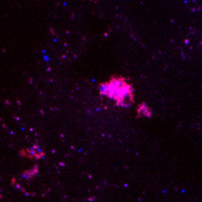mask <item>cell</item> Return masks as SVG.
<instances>
[{
  "label": "cell",
  "instance_id": "6da1fadb",
  "mask_svg": "<svg viewBox=\"0 0 202 202\" xmlns=\"http://www.w3.org/2000/svg\"><path fill=\"white\" fill-rule=\"evenodd\" d=\"M100 95L106 96L116 102L129 92H133V87L126 82V79L122 76L112 75L108 82L98 84Z\"/></svg>",
  "mask_w": 202,
  "mask_h": 202
},
{
  "label": "cell",
  "instance_id": "7a4b0ae2",
  "mask_svg": "<svg viewBox=\"0 0 202 202\" xmlns=\"http://www.w3.org/2000/svg\"><path fill=\"white\" fill-rule=\"evenodd\" d=\"M43 151L38 147L37 145H34L33 147H31L29 149L26 150H22L21 152V155L22 156H25L27 158H35V159H40L43 156Z\"/></svg>",
  "mask_w": 202,
  "mask_h": 202
},
{
  "label": "cell",
  "instance_id": "3957f363",
  "mask_svg": "<svg viewBox=\"0 0 202 202\" xmlns=\"http://www.w3.org/2000/svg\"><path fill=\"white\" fill-rule=\"evenodd\" d=\"M134 103V95L133 92H129L127 94H126L123 97H121L117 102H116V105L118 107H122V108H127L129 106H131Z\"/></svg>",
  "mask_w": 202,
  "mask_h": 202
},
{
  "label": "cell",
  "instance_id": "277c9868",
  "mask_svg": "<svg viewBox=\"0 0 202 202\" xmlns=\"http://www.w3.org/2000/svg\"><path fill=\"white\" fill-rule=\"evenodd\" d=\"M138 117H152V110L145 103L139 104L137 108Z\"/></svg>",
  "mask_w": 202,
  "mask_h": 202
}]
</instances>
